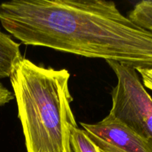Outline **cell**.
<instances>
[{"mask_svg":"<svg viewBox=\"0 0 152 152\" xmlns=\"http://www.w3.org/2000/svg\"><path fill=\"white\" fill-rule=\"evenodd\" d=\"M71 74L38 65L22 56L10 81L16 98L27 152H73V129L78 127L71 104Z\"/></svg>","mask_w":152,"mask_h":152,"instance_id":"obj_2","label":"cell"},{"mask_svg":"<svg viewBox=\"0 0 152 152\" xmlns=\"http://www.w3.org/2000/svg\"><path fill=\"white\" fill-rule=\"evenodd\" d=\"M107 63L117 79L111 92L109 115L152 144L151 96L134 67L115 61H107Z\"/></svg>","mask_w":152,"mask_h":152,"instance_id":"obj_3","label":"cell"},{"mask_svg":"<svg viewBox=\"0 0 152 152\" xmlns=\"http://www.w3.org/2000/svg\"><path fill=\"white\" fill-rule=\"evenodd\" d=\"M80 125L102 152H152V144L108 114L99 123Z\"/></svg>","mask_w":152,"mask_h":152,"instance_id":"obj_4","label":"cell"},{"mask_svg":"<svg viewBox=\"0 0 152 152\" xmlns=\"http://www.w3.org/2000/svg\"><path fill=\"white\" fill-rule=\"evenodd\" d=\"M71 144L73 152H102L86 132L79 127L73 129Z\"/></svg>","mask_w":152,"mask_h":152,"instance_id":"obj_7","label":"cell"},{"mask_svg":"<svg viewBox=\"0 0 152 152\" xmlns=\"http://www.w3.org/2000/svg\"><path fill=\"white\" fill-rule=\"evenodd\" d=\"M14 99V95L0 83V106L4 105Z\"/></svg>","mask_w":152,"mask_h":152,"instance_id":"obj_9","label":"cell"},{"mask_svg":"<svg viewBox=\"0 0 152 152\" xmlns=\"http://www.w3.org/2000/svg\"><path fill=\"white\" fill-rule=\"evenodd\" d=\"M136 71L140 74L144 86L152 91V68H140Z\"/></svg>","mask_w":152,"mask_h":152,"instance_id":"obj_8","label":"cell"},{"mask_svg":"<svg viewBox=\"0 0 152 152\" xmlns=\"http://www.w3.org/2000/svg\"><path fill=\"white\" fill-rule=\"evenodd\" d=\"M20 44L0 29V79L10 77L14 65L22 57Z\"/></svg>","mask_w":152,"mask_h":152,"instance_id":"obj_5","label":"cell"},{"mask_svg":"<svg viewBox=\"0 0 152 152\" xmlns=\"http://www.w3.org/2000/svg\"><path fill=\"white\" fill-rule=\"evenodd\" d=\"M0 22L25 45L152 68V32L105 0H12Z\"/></svg>","mask_w":152,"mask_h":152,"instance_id":"obj_1","label":"cell"},{"mask_svg":"<svg viewBox=\"0 0 152 152\" xmlns=\"http://www.w3.org/2000/svg\"><path fill=\"white\" fill-rule=\"evenodd\" d=\"M128 17L141 28L152 32V0H143L135 4Z\"/></svg>","mask_w":152,"mask_h":152,"instance_id":"obj_6","label":"cell"}]
</instances>
